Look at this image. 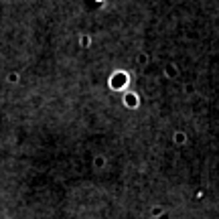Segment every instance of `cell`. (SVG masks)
Listing matches in <instances>:
<instances>
[{"label":"cell","mask_w":219,"mask_h":219,"mask_svg":"<svg viewBox=\"0 0 219 219\" xmlns=\"http://www.w3.org/2000/svg\"><path fill=\"white\" fill-rule=\"evenodd\" d=\"M18 79H21L18 73H10V75H8V81H10V83H18Z\"/></svg>","instance_id":"obj_7"},{"label":"cell","mask_w":219,"mask_h":219,"mask_svg":"<svg viewBox=\"0 0 219 219\" xmlns=\"http://www.w3.org/2000/svg\"><path fill=\"white\" fill-rule=\"evenodd\" d=\"M128 81H130V75H128L126 71H116V73H112V75H110V87H112V89H116V91H122V89H126Z\"/></svg>","instance_id":"obj_1"},{"label":"cell","mask_w":219,"mask_h":219,"mask_svg":"<svg viewBox=\"0 0 219 219\" xmlns=\"http://www.w3.org/2000/svg\"><path fill=\"white\" fill-rule=\"evenodd\" d=\"M164 75L166 79H179L181 69L177 67V63H164Z\"/></svg>","instance_id":"obj_3"},{"label":"cell","mask_w":219,"mask_h":219,"mask_svg":"<svg viewBox=\"0 0 219 219\" xmlns=\"http://www.w3.org/2000/svg\"><path fill=\"white\" fill-rule=\"evenodd\" d=\"M95 166H103V158H101V156L95 158Z\"/></svg>","instance_id":"obj_8"},{"label":"cell","mask_w":219,"mask_h":219,"mask_svg":"<svg viewBox=\"0 0 219 219\" xmlns=\"http://www.w3.org/2000/svg\"><path fill=\"white\" fill-rule=\"evenodd\" d=\"M124 103H126L128 107L136 110V107L140 105V97H138V93H136V91H126V93H124Z\"/></svg>","instance_id":"obj_2"},{"label":"cell","mask_w":219,"mask_h":219,"mask_svg":"<svg viewBox=\"0 0 219 219\" xmlns=\"http://www.w3.org/2000/svg\"><path fill=\"white\" fill-rule=\"evenodd\" d=\"M172 142H175L177 146H183V144L187 142V134H185V132H175V136H172Z\"/></svg>","instance_id":"obj_4"},{"label":"cell","mask_w":219,"mask_h":219,"mask_svg":"<svg viewBox=\"0 0 219 219\" xmlns=\"http://www.w3.org/2000/svg\"><path fill=\"white\" fill-rule=\"evenodd\" d=\"M79 45H81L83 49H89V47H91V37H89V35H81V37H79Z\"/></svg>","instance_id":"obj_5"},{"label":"cell","mask_w":219,"mask_h":219,"mask_svg":"<svg viewBox=\"0 0 219 219\" xmlns=\"http://www.w3.org/2000/svg\"><path fill=\"white\" fill-rule=\"evenodd\" d=\"M148 63H150V57H148L146 53H140V55H138V65H140V67H146Z\"/></svg>","instance_id":"obj_6"}]
</instances>
